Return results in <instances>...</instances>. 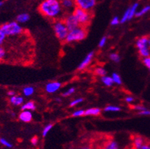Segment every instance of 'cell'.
<instances>
[{
    "mask_svg": "<svg viewBox=\"0 0 150 149\" xmlns=\"http://www.w3.org/2000/svg\"><path fill=\"white\" fill-rule=\"evenodd\" d=\"M62 8L59 0H44L39 6V11L48 18H56L60 15Z\"/></svg>",
    "mask_w": 150,
    "mask_h": 149,
    "instance_id": "cell-1",
    "label": "cell"
},
{
    "mask_svg": "<svg viewBox=\"0 0 150 149\" xmlns=\"http://www.w3.org/2000/svg\"><path fill=\"white\" fill-rule=\"evenodd\" d=\"M86 35H87V31L86 28L83 26H79L78 28L69 31L65 41L67 43L81 41L86 38Z\"/></svg>",
    "mask_w": 150,
    "mask_h": 149,
    "instance_id": "cell-2",
    "label": "cell"
},
{
    "mask_svg": "<svg viewBox=\"0 0 150 149\" xmlns=\"http://www.w3.org/2000/svg\"><path fill=\"white\" fill-rule=\"evenodd\" d=\"M1 28L6 36H16L23 32V28L17 21L6 23L1 26Z\"/></svg>",
    "mask_w": 150,
    "mask_h": 149,
    "instance_id": "cell-3",
    "label": "cell"
},
{
    "mask_svg": "<svg viewBox=\"0 0 150 149\" xmlns=\"http://www.w3.org/2000/svg\"><path fill=\"white\" fill-rule=\"evenodd\" d=\"M72 13L77 18L79 25L82 26L86 27V25H88V23L91 21V14L90 13L89 11L82 9L79 7H76Z\"/></svg>",
    "mask_w": 150,
    "mask_h": 149,
    "instance_id": "cell-4",
    "label": "cell"
},
{
    "mask_svg": "<svg viewBox=\"0 0 150 149\" xmlns=\"http://www.w3.org/2000/svg\"><path fill=\"white\" fill-rule=\"evenodd\" d=\"M53 30H54V32H55L57 37L59 40H62V41L66 40L67 34H68L69 31L63 21H56L53 24Z\"/></svg>",
    "mask_w": 150,
    "mask_h": 149,
    "instance_id": "cell-5",
    "label": "cell"
},
{
    "mask_svg": "<svg viewBox=\"0 0 150 149\" xmlns=\"http://www.w3.org/2000/svg\"><path fill=\"white\" fill-rule=\"evenodd\" d=\"M76 7L91 11L97 3V0H75Z\"/></svg>",
    "mask_w": 150,
    "mask_h": 149,
    "instance_id": "cell-6",
    "label": "cell"
},
{
    "mask_svg": "<svg viewBox=\"0 0 150 149\" xmlns=\"http://www.w3.org/2000/svg\"><path fill=\"white\" fill-rule=\"evenodd\" d=\"M63 21H64L65 25H67V28L69 29V30H73V29L78 28L80 25L78 20H77V18H76V16L73 15V13L67 15V17L64 18Z\"/></svg>",
    "mask_w": 150,
    "mask_h": 149,
    "instance_id": "cell-7",
    "label": "cell"
},
{
    "mask_svg": "<svg viewBox=\"0 0 150 149\" xmlns=\"http://www.w3.org/2000/svg\"><path fill=\"white\" fill-rule=\"evenodd\" d=\"M62 85L59 81H52L46 85L45 90L49 94H53L61 88Z\"/></svg>",
    "mask_w": 150,
    "mask_h": 149,
    "instance_id": "cell-8",
    "label": "cell"
},
{
    "mask_svg": "<svg viewBox=\"0 0 150 149\" xmlns=\"http://www.w3.org/2000/svg\"><path fill=\"white\" fill-rule=\"evenodd\" d=\"M94 55H95V53H94V52H90V53L86 56V58L84 59L83 61L80 63L79 66H78V70L85 69V68L91 63V60H92V59H93L94 57Z\"/></svg>",
    "mask_w": 150,
    "mask_h": 149,
    "instance_id": "cell-9",
    "label": "cell"
},
{
    "mask_svg": "<svg viewBox=\"0 0 150 149\" xmlns=\"http://www.w3.org/2000/svg\"><path fill=\"white\" fill-rule=\"evenodd\" d=\"M18 118L23 123H30L32 120L33 116L30 110H22L19 114Z\"/></svg>",
    "mask_w": 150,
    "mask_h": 149,
    "instance_id": "cell-10",
    "label": "cell"
},
{
    "mask_svg": "<svg viewBox=\"0 0 150 149\" xmlns=\"http://www.w3.org/2000/svg\"><path fill=\"white\" fill-rule=\"evenodd\" d=\"M148 39L147 37H142L139 38L136 42V45H137V49H146V48H149L148 46Z\"/></svg>",
    "mask_w": 150,
    "mask_h": 149,
    "instance_id": "cell-11",
    "label": "cell"
},
{
    "mask_svg": "<svg viewBox=\"0 0 150 149\" xmlns=\"http://www.w3.org/2000/svg\"><path fill=\"white\" fill-rule=\"evenodd\" d=\"M60 3L62 7L67 10L75 8V6H76L75 0H60Z\"/></svg>",
    "mask_w": 150,
    "mask_h": 149,
    "instance_id": "cell-12",
    "label": "cell"
},
{
    "mask_svg": "<svg viewBox=\"0 0 150 149\" xmlns=\"http://www.w3.org/2000/svg\"><path fill=\"white\" fill-rule=\"evenodd\" d=\"M9 101L14 106H21L24 104V98L22 97L15 95L14 96L10 97Z\"/></svg>",
    "mask_w": 150,
    "mask_h": 149,
    "instance_id": "cell-13",
    "label": "cell"
},
{
    "mask_svg": "<svg viewBox=\"0 0 150 149\" xmlns=\"http://www.w3.org/2000/svg\"><path fill=\"white\" fill-rule=\"evenodd\" d=\"M101 113V109L98 107L89 108L85 110V116H98Z\"/></svg>",
    "mask_w": 150,
    "mask_h": 149,
    "instance_id": "cell-14",
    "label": "cell"
},
{
    "mask_svg": "<svg viewBox=\"0 0 150 149\" xmlns=\"http://www.w3.org/2000/svg\"><path fill=\"white\" fill-rule=\"evenodd\" d=\"M144 144V140L140 136H136L133 139V147L137 149H141V147Z\"/></svg>",
    "mask_w": 150,
    "mask_h": 149,
    "instance_id": "cell-15",
    "label": "cell"
},
{
    "mask_svg": "<svg viewBox=\"0 0 150 149\" xmlns=\"http://www.w3.org/2000/svg\"><path fill=\"white\" fill-rule=\"evenodd\" d=\"M36 109V105L33 101H28L23 104L21 106V109L22 110H35Z\"/></svg>",
    "mask_w": 150,
    "mask_h": 149,
    "instance_id": "cell-16",
    "label": "cell"
},
{
    "mask_svg": "<svg viewBox=\"0 0 150 149\" xmlns=\"http://www.w3.org/2000/svg\"><path fill=\"white\" fill-rule=\"evenodd\" d=\"M30 20V15L28 13L20 14L16 18V21L18 23H26Z\"/></svg>",
    "mask_w": 150,
    "mask_h": 149,
    "instance_id": "cell-17",
    "label": "cell"
},
{
    "mask_svg": "<svg viewBox=\"0 0 150 149\" xmlns=\"http://www.w3.org/2000/svg\"><path fill=\"white\" fill-rule=\"evenodd\" d=\"M139 7V4L134 3L132 6L129 8V20H131L134 16L136 15V13L137 11V8Z\"/></svg>",
    "mask_w": 150,
    "mask_h": 149,
    "instance_id": "cell-18",
    "label": "cell"
},
{
    "mask_svg": "<svg viewBox=\"0 0 150 149\" xmlns=\"http://www.w3.org/2000/svg\"><path fill=\"white\" fill-rule=\"evenodd\" d=\"M101 81H102V83L104 84L105 85L108 86V87H110L111 85L114 84V81H113L112 78L109 77V76H101Z\"/></svg>",
    "mask_w": 150,
    "mask_h": 149,
    "instance_id": "cell-19",
    "label": "cell"
},
{
    "mask_svg": "<svg viewBox=\"0 0 150 149\" xmlns=\"http://www.w3.org/2000/svg\"><path fill=\"white\" fill-rule=\"evenodd\" d=\"M34 88L32 86H28V87L24 88L23 89V94L26 97H30L34 95Z\"/></svg>",
    "mask_w": 150,
    "mask_h": 149,
    "instance_id": "cell-20",
    "label": "cell"
},
{
    "mask_svg": "<svg viewBox=\"0 0 150 149\" xmlns=\"http://www.w3.org/2000/svg\"><path fill=\"white\" fill-rule=\"evenodd\" d=\"M149 11H150V6H145V7H143V8H142V9L139 10V11H137L135 16H137V17H141V16H143V15L148 13Z\"/></svg>",
    "mask_w": 150,
    "mask_h": 149,
    "instance_id": "cell-21",
    "label": "cell"
},
{
    "mask_svg": "<svg viewBox=\"0 0 150 149\" xmlns=\"http://www.w3.org/2000/svg\"><path fill=\"white\" fill-rule=\"evenodd\" d=\"M111 78H112L114 83L117 84V85H121L122 84L121 78L117 73H113Z\"/></svg>",
    "mask_w": 150,
    "mask_h": 149,
    "instance_id": "cell-22",
    "label": "cell"
},
{
    "mask_svg": "<svg viewBox=\"0 0 150 149\" xmlns=\"http://www.w3.org/2000/svg\"><path fill=\"white\" fill-rule=\"evenodd\" d=\"M139 55H140V56L143 57V58H145V57H147V56H150L149 48H146V49H139Z\"/></svg>",
    "mask_w": 150,
    "mask_h": 149,
    "instance_id": "cell-23",
    "label": "cell"
},
{
    "mask_svg": "<svg viewBox=\"0 0 150 149\" xmlns=\"http://www.w3.org/2000/svg\"><path fill=\"white\" fill-rule=\"evenodd\" d=\"M120 109H120L119 107L109 105L105 108V111H106V112H117V111H120Z\"/></svg>",
    "mask_w": 150,
    "mask_h": 149,
    "instance_id": "cell-24",
    "label": "cell"
},
{
    "mask_svg": "<svg viewBox=\"0 0 150 149\" xmlns=\"http://www.w3.org/2000/svg\"><path fill=\"white\" fill-rule=\"evenodd\" d=\"M119 147H118L117 143L114 141H110L105 145V148L107 149H117Z\"/></svg>",
    "mask_w": 150,
    "mask_h": 149,
    "instance_id": "cell-25",
    "label": "cell"
},
{
    "mask_svg": "<svg viewBox=\"0 0 150 149\" xmlns=\"http://www.w3.org/2000/svg\"><path fill=\"white\" fill-rule=\"evenodd\" d=\"M129 8H128L126 10L124 14L122 16L121 19H120V23H125L127 21H129Z\"/></svg>",
    "mask_w": 150,
    "mask_h": 149,
    "instance_id": "cell-26",
    "label": "cell"
},
{
    "mask_svg": "<svg viewBox=\"0 0 150 149\" xmlns=\"http://www.w3.org/2000/svg\"><path fill=\"white\" fill-rule=\"evenodd\" d=\"M95 74L98 75V76H106L107 72L105 68H101V67H99V68H97L95 70Z\"/></svg>",
    "mask_w": 150,
    "mask_h": 149,
    "instance_id": "cell-27",
    "label": "cell"
},
{
    "mask_svg": "<svg viewBox=\"0 0 150 149\" xmlns=\"http://www.w3.org/2000/svg\"><path fill=\"white\" fill-rule=\"evenodd\" d=\"M0 144L6 148H12V145L8 141H7L6 138H0Z\"/></svg>",
    "mask_w": 150,
    "mask_h": 149,
    "instance_id": "cell-28",
    "label": "cell"
},
{
    "mask_svg": "<svg viewBox=\"0 0 150 149\" xmlns=\"http://www.w3.org/2000/svg\"><path fill=\"white\" fill-rule=\"evenodd\" d=\"M52 128H53V125L52 124L47 125V126H46L44 128V129H43V132H42V135H43V136H44V137H45V136L48 134V132L51 130Z\"/></svg>",
    "mask_w": 150,
    "mask_h": 149,
    "instance_id": "cell-29",
    "label": "cell"
},
{
    "mask_svg": "<svg viewBox=\"0 0 150 149\" xmlns=\"http://www.w3.org/2000/svg\"><path fill=\"white\" fill-rule=\"evenodd\" d=\"M110 59H111L112 61L115 62H120V56L117 54V53H113L110 55Z\"/></svg>",
    "mask_w": 150,
    "mask_h": 149,
    "instance_id": "cell-30",
    "label": "cell"
},
{
    "mask_svg": "<svg viewBox=\"0 0 150 149\" xmlns=\"http://www.w3.org/2000/svg\"><path fill=\"white\" fill-rule=\"evenodd\" d=\"M143 63L144 66L150 71V56H149L143 58Z\"/></svg>",
    "mask_w": 150,
    "mask_h": 149,
    "instance_id": "cell-31",
    "label": "cell"
},
{
    "mask_svg": "<svg viewBox=\"0 0 150 149\" xmlns=\"http://www.w3.org/2000/svg\"><path fill=\"white\" fill-rule=\"evenodd\" d=\"M82 116H85V110L84 109H78L76 110L75 112L72 113V117H82Z\"/></svg>",
    "mask_w": 150,
    "mask_h": 149,
    "instance_id": "cell-32",
    "label": "cell"
},
{
    "mask_svg": "<svg viewBox=\"0 0 150 149\" xmlns=\"http://www.w3.org/2000/svg\"><path fill=\"white\" fill-rule=\"evenodd\" d=\"M6 35L5 34V33L2 31L1 27H0V46H2V44L4 43L5 40H6Z\"/></svg>",
    "mask_w": 150,
    "mask_h": 149,
    "instance_id": "cell-33",
    "label": "cell"
},
{
    "mask_svg": "<svg viewBox=\"0 0 150 149\" xmlns=\"http://www.w3.org/2000/svg\"><path fill=\"white\" fill-rule=\"evenodd\" d=\"M74 92H75L74 88H69L67 91H66L64 93H63V97H69V96H70L71 95H72V94H73Z\"/></svg>",
    "mask_w": 150,
    "mask_h": 149,
    "instance_id": "cell-34",
    "label": "cell"
},
{
    "mask_svg": "<svg viewBox=\"0 0 150 149\" xmlns=\"http://www.w3.org/2000/svg\"><path fill=\"white\" fill-rule=\"evenodd\" d=\"M6 55V50H5V49H4L2 47L0 46V62L3 60L4 59H5Z\"/></svg>",
    "mask_w": 150,
    "mask_h": 149,
    "instance_id": "cell-35",
    "label": "cell"
},
{
    "mask_svg": "<svg viewBox=\"0 0 150 149\" xmlns=\"http://www.w3.org/2000/svg\"><path fill=\"white\" fill-rule=\"evenodd\" d=\"M82 101H83V98H77L76 100H72L70 104H69V106L70 107H74V106L77 105V104H80V103H82Z\"/></svg>",
    "mask_w": 150,
    "mask_h": 149,
    "instance_id": "cell-36",
    "label": "cell"
},
{
    "mask_svg": "<svg viewBox=\"0 0 150 149\" xmlns=\"http://www.w3.org/2000/svg\"><path fill=\"white\" fill-rule=\"evenodd\" d=\"M119 23H120V19L116 16V17H114V18L111 20V21H110V25L115 26V25H117Z\"/></svg>",
    "mask_w": 150,
    "mask_h": 149,
    "instance_id": "cell-37",
    "label": "cell"
},
{
    "mask_svg": "<svg viewBox=\"0 0 150 149\" xmlns=\"http://www.w3.org/2000/svg\"><path fill=\"white\" fill-rule=\"evenodd\" d=\"M106 42H107V37H103L101 40H100V41H99V44H98L99 47H103L106 44Z\"/></svg>",
    "mask_w": 150,
    "mask_h": 149,
    "instance_id": "cell-38",
    "label": "cell"
},
{
    "mask_svg": "<svg viewBox=\"0 0 150 149\" xmlns=\"http://www.w3.org/2000/svg\"><path fill=\"white\" fill-rule=\"evenodd\" d=\"M133 109L137 111H142V110H144V109H146V108L143 105H137L133 107Z\"/></svg>",
    "mask_w": 150,
    "mask_h": 149,
    "instance_id": "cell-39",
    "label": "cell"
},
{
    "mask_svg": "<svg viewBox=\"0 0 150 149\" xmlns=\"http://www.w3.org/2000/svg\"><path fill=\"white\" fill-rule=\"evenodd\" d=\"M139 115H142V116H150V110L148 109H144V110L139 111Z\"/></svg>",
    "mask_w": 150,
    "mask_h": 149,
    "instance_id": "cell-40",
    "label": "cell"
},
{
    "mask_svg": "<svg viewBox=\"0 0 150 149\" xmlns=\"http://www.w3.org/2000/svg\"><path fill=\"white\" fill-rule=\"evenodd\" d=\"M38 143V137H33L31 138V144H32L33 145H37Z\"/></svg>",
    "mask_w": 150,
    "mask_h": 149,
    "instance_id": "cell-41",
    "label": "cell"
},
{
    "mask_svg": "<svg viewBox=\"0 0 150 149\" xmlns=\"http://www.w3.org/2000/svg\"><path fill=\"white\" fill-rule=\"evenodd\" d=\"M125 100L127 103H129V104H130V103H133V100H134V98H133V97H127L125 99Z\"/></svg>",
    "mask_w": 150,
    "mask_h": 149,
    "instance_id": "cell-42",
    "label": "cell"
},
{
    "mask_svg": "<svg viewBox=\"0 0 150 149\" xmlns=\"http://www.w3.org/2000/svg\"><path fill=\"white\" fill-rule=\"evenodd\" d=\"M141 149H150V145L149 144H143V146L141 147Z\"/></svg>",
    "mask_w": 150,
    "mask_h": 149,
    "instance_id": "cell-43",
    "label": "cell"
},
{
    "mask_svg": "<svg viewBox=\"0 0 150 149\" xmlns=\"http://www.w3.org/2000/svg\"><path fill=\"white\" fill-rule=\"evenodd\" d=\"M8 95L9 97L14 96V95H15V92L13 91H9L8 92Z\"/></svg>",
    "mask_w": 150,
    "mask_h": 149,
    "instance_id": "cell-44",
    "label": "cell"
},
{
    "mask_svg": "<svg viewBox=\"0 0 150 149\" xmlns=\"http://www.w3.org/2000/svg\"><path fill=\"white\" fill-rule=\"evenodd\" d=\"M148 46H149V48L150 49V37L148 39Z\"/></svg>",
    "mask_w": 150,
    "mask_h": 149,
    "instance_id": "cell-45",
    "label": "cell"
},
{
    "mask_svg": "<svg viewBox=\"0 0 150 149\" xmlns=\"http://www.w3.org/2000/svg\"><path fill=\"white\" fill-rule=\"evenodd\" d=\"M2 5H3V2H0V7H1V6H2Z\"/></svg>",
    "mask_w": 150,
    "mask_h": 149,
    "instance_id": "cell-46",
    "label": "cell"
}]
</instances>
